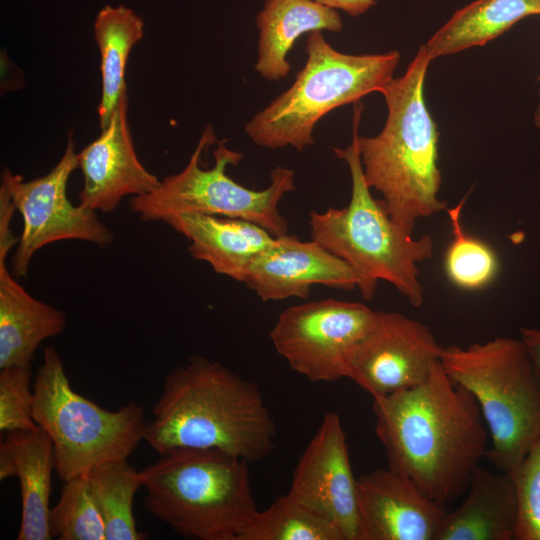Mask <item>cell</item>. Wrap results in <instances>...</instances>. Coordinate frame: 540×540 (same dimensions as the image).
I'll list each match as a JSON object with an SVG mask.
<instances>
[{"label": "cell", "mask_w": 540, "mask_h": 540, "mask_svg": "<svg viewBox=\"0 0 540 540\" xmlns=\"http://www.w3.org/2000/svg\"><path fill=\"white\" fill-rule=\"evenodd\" d=\"M55 458L52 440L39 426L5 434L0 444V480L16 477L21 490L18 540H49L50 494Z\"/></svg>", "instance_id": "17"}, {"label": "cell", "mask_w": 540, "mask_h": 540, "mask_svg": "<svg viewBox=\"0 0 540 540\" xmlns=\"http://www.w3.org/2000/svg\"><path fill=\"white\" fill-rule=\"evenodd\" d=\"M431 61L422 45L405 73L381 92L388 111L383 129L373 137H357L368 186L382 195L390 218L409 235L418 219L447 209L438 197L439 132L424 97Z\"/></svg>", "instance_id": "3"}, {"label": "cell", "mask_w": 540, "mask_h": 540, "mask_svg": "<svg viewBox=\"0 0 540 540\" xmlns=\"http://www.w3.org/2000/svg\"><path fill=\"white\" fill-rule=\"evenodd\" d=\"M32 387V417L52 440L55 471L63 483L127 459L143 440L142 406L129 401L110 411L78 394L54 346L44 348Z\"/></svg>", "instance_id": "8"}, {"label": "cell", "mask_w": 540, "mask_h": 540, "mask_svg": "<svg viewBox=\"0 0 540 540\" xmlns=\"http://www.w3.org/2000/svg\"><path fill=\"white\" fill-rule=\"evenodd\" d=\"M520 337L527 349L540 382V330L536 328L523 327L520 329Z\"/></svg>", "instance_id": "31"}, {"label": "cell", "mask_w": 540, "mask_h": 540, "mask_svg": "<svg viewBox=\"0 0 540 540\" xmlns=\"http://www.w3.org/2000/svg\"><path fill=\"white\" fill-rule=\"evenodd\" d=\"M78 168V153L72 133L59 162L44 176L24 181L21 175L4 168L1 186L7 191L23 219V230L12 257V274L24 277L31 259L41 248L62 240H80L100 247L110 245L114 236L97 212L74 205L67 196V184Z\"/></svg>", "instance_id": "10"}, {"label": "cell", "mask_w": 540, "mask_h": 540, "mask_svg": "<svg viewBox=\"0 0 540 540\" xmlns=\"http://www.w3.org/2000/svg\"><path fill=\"white\" fill-rule=\"evenodd\" d=\"M362 105L356 103L352 142L345 149L334 148L351 176V198L344 208L311 211L308 225L311 239L351 265L361 278L359 291L365 300L376 292L379 280L392 284L411 305L419 307L424 289L417 264L430 258L433 239L413 238L390 218L381 200L371 194L362 169L357 143Z\"/></svg>", "instance_id": "4"}, {"label": "cell", "mask_w": 540, "mask_h": 540, "mask_svg": "<svg viewBox=\"0 0 540 540\" xmlns=\"http://www.w3.org/2000/svg\"><path fill=\"white\" fill-rule=\"evenodd\" d=\"M323 6L342 10L351 16L361 15L377 4L378 0H313Z\"/></svg>", "instance_id": "30"}, {"label": "cell", "mask_w": 540, "mask_h": 540, "mask_svg": "<svg viewBox=\"0 0 540 540\" xmlns=\"http://www.w3.org/2000/svg\"><path fill=\"white\" fill-rule=\"evenodd\" d=\"M510 473L518 505L514 540H540V438Z\"/></svg>", "instance_id": "29"}, {"label": "cell", "mask_w": 540, "mask_h": 540, "mask_svg": "<svg viewBox=\"0 0 540 540\" xmlns=\"http://www.w3.org/2000/svg\"><path fill=\"white\" fill-rule=\"evenodd\" d=\"M440 362L479 405L492 441L486 457L512 472L540 438V382L523 341L498 337L449 346Z\"/></svg>", "instance_id": "7"}, {"label": "cell", "mask_w": 540, "mask_h": 540, "mask_svg": "<svg viewBox=\"0 0 540 540\" xmlns=\"http://www.w3.org/2000/svg\"><path fill=\"white\" fill-rule=\"evenodd\" d=\"M144 23L130 8L104 6L94 22V38L100 52L102 93L98 105L100 129H104L126 92V65L134 45L143 37Z\"/></svg>", "instance_id": "23"}, {"label": "cell", "mask_w": 540, "mask_h": 540, "mask_svg": "<svg viewBox=\"0 0 540 540\" xmlns=\"http://www.w3.org/2000/svg\"><path fill=\"white\" fill-rule=\"evenodd\" d=\"M164 223L190 241L192 258L239 282L252 261L276 238L260 225L239 218L186 213Z\"/></svg>", "instance_id": "18"}, {"label": "cell", "mask_w": 540, "mask_h": 540, "mask_svg": "<svg viewBox=\"0 0 540 540\" xmlns=\"http://www.w3.org/2000/svg\"><path fill=\"white\" fill-rule=\"evenodd\" d=\"M462 503L446 512L435 540H514L517 494L510 472L475 469Z\"/></svg>", "instance_id": "19"}, {"label": "cell", "mask_w": 540, "mask_h": 540, "mask_svg": "<svg viewBox=\"0 0 540 540\" xmlns=\"http://www.w3.org/2000/svg\"><path fill=\"white\" fill-rule=\"evenodd\" d=\"M127 110L125 94L100 136L78 153L83 175L79 204L95 212L110 213L123 197L148 194L161 183L136 154Z\"/></svg>", "instance_id": "15"}, {"label": "cell", "mask_w": 540, "mask_h": 540, "mask_svg": "<svg viewBox=\"0 0 540 540\" xmlns=\"http://www.w3.org/2000/svg\"><path fill=\"white\" fill-rule=\"evenodd\" d=\"M530 15H540V0H476L457 10L424 46L431 60L482 46Z\"/></svg>", "instance_id": "22"}, {"label": "cell", "mask_w": 540, "mask_h": 540, "mask_svg": "<svg viewBox=\"0 0 540 540\" xmlns=\"http://www.w3.org/2000/svg\"><path fill=\"white\" fill-rule=\"evenodd\" d=\"M248 464L217 449H173L140 471L145 508L184 538L237 540L258 511Z\"/></svg>", "instance_id": "5"}, {"label": "cell", "mask_w": 540, "mask_h": 540, "mask_svg": "<svg viewBox=\"0 0 540 540\" xmlns=\"http://www.w3.org/2000/svg\"><path fill=\"white\" fill-rule=\"evenodd\" d=\"M360 540H435L446 514L408 477L375 469L357 478Z\"/></svg>", "instance_id": "16"}, {"label": "cell", "mask_w": 540, "mask_h": 540, "mask_svg": "<svg viewBox=\"0 0 540 540\" xmlns=\"http://www.w3.org/2000/svg\"><path fill=\"white\" fill-rule=\"evenodd\" d=\"M31 366L0 369V431L32 430L38 425L32 417L34 391Z\"/></svg>", "instance_id": "28"}, {"label": "cell", "mask_w": 540, "mask_h": 540, "mask_svg": "<svg viewBox=\"0 0 540 540\" xmlns=\"http://www.w3.org/2000/svg\"><path fill=\"white\" fill-rule=\"evenodd\" d=\"M467 196L454 207L446 209L452 240L445 253L444 267L448 279L456 287L473 291L486 287L495 279L499 260L490 245L464 230L461 213Z\"/></svg>", "instance_id": "26"}, {"label": "cell", "mask_w": 540, "mask_h": 540, "mask_svg": "<svg viewBox=\"0 0 540 540\" xmlns=\"http://www.w3.org/2000/svg\"><path fill=\"white\" fill-rule=\"evenodd\" d=\"M276 438L259 387L201 355L166 375L143 434L160 456L177 448L217 449L248 463L267 458Z\"/></svg>", "instance_id": "2"}, {"label": "cell", "mask_w": 540, "mask_h": 540, "mask_svg": "<svg viewBox=\"0 0 540 540\" xmlns=\"http://www.w3.org/2000/svg\"><path fill=\"white\" fill-rule=\"evenodd\" d=\"M237 540H344L337 527L290 493L257 511Z\"/></svg>", "instance_id": "25"}, {"label": "cell", "mask_w": 540, "mask_h": 540, "mask_svg": "<svg viewBox=\"0 0 540 540\" xmlns=\"http://www.w3.org/2000/svg\"><path fill=\"white\" fill-rule=\"evenodd\" d=\"M49 525L52 536L59 540H106L87 475L64 482L60 498L51 508Z\"/></svg>", "instance_id": "27"}, {"label": "cell", "mask_w": 540, "mask_h": 540, "mask_svg": "<svg viewBox=\"0 0 540 540\" xmlns=\"http://www.w3.org/2000/svg\"><path fill=\"white\" fill-rule=\"evenodd\" d=\"M442 351L426 325L401 313L374 310L349 378L373 399L386 396L426 380Z\"/></svg>", "instance_id": "12"}, {"label": "cell", "mask_w": 540, "mask_h": 540, "mask_svg": "<svg viewBox=\"0 0 540 540\" xmlns=\"http://www.w3.org/2000/svg\"><path fill=\"white\" fill-rule=\"evenodd\" d=\"M89 486L105 524L106 540H144L133 515L134 497L142 487L140 471L127 459L106 463L88 475Z\"/></svg>", "instance_id": "24"}, {"label": "cell", "mask_w": 540, "mask_h": 540, "mask_svg": "<svg viewBox=\"0 0 540 540\" xmlns=\"http://www.w3.org/2000/svg\"><path fill=\"white\" fill-rule=\"evenodd\" d=\"M10 249L0 248V369L31 366L40 344L62 333L63 311L30 295L9 271Z\"/></svg>", "instance_id": "20"}, {"label": "cell", "mask_w": 540, "mask_h": 540, "mask_svg": "<svg viewBox=\"0 0 540 540\" xmlns=\"http://www.w3.org/2000/svg\"><path fill=\"white\" fill-rule=\"evenodd\" d=\"M540 80V78H539ZM540 95V93H539ZM535 125L540 128V101H539V105H538V108L535 112Z\"/></svg>", "instance_id": "32"}, {"label": "cell", "mask_w": 540, "mask_h": 540, "mask_svg": "<svg viewBox=\"0 0 540 540\" xmlns=\"http://www.w3.org/2000/svg\"><path fill=\"white\" fill-rule=\"evenodd\" d=\"M373 412L388 468L442 506L465 494L489 432L475 397L441 362L420 384L374 398Z\"/></svg>", "instance_id": "1"}, {"label": "cell", "mask_w": 540, "mask_h": 540, "mask_svg": "<svg viewBox=\"0 0 540 540\" xmlns=\"http://www.w3.org/2000/svg\"><path fill=\"white\" fill-rule=\"evenodd\" d=\"M216 140L208 125L188 163L179 173L167 176L152 192L134 196L130 209L145 222H164L173 215L199 213L239 218L256 223L274 237L288 234V223L279 210L285 194L295 189L293 169L277 166L270 174V184L262 190L247 188L226 173L229 166H237L241 152L219 141L214 150V166L201 167V155Z\"/></svg>", "instance_id": "9"}, {"label": "cell", "mask_w": 540, "mask_h": 540, "mask_svg": "<svg viewBox=\"0 0 540 540\" xmlns=\"http://www.w3.org/2000/svg\"><path fill=\"white\" fill-rule=\"evenodd\" d=\"M374 310L333 298L284 309L269 333L276 352L311 382L349 378L355 352Z\"/></svg>", "instance_id": "11"}, {"label": "cell", "mask_w": 540, "mask_h": 540, "mask_svg": "<svg viewBox=\"0 0 540 540\" xmlns=\"http://www.w3.org/2000/svg\"><path fill=\"white\" fill-rule=\"evenodd\" d=\"M305 65L292 85L257 112L244 132L257 146L303 151L314 143L316 124L332 110L372 93L394 78L398 51L353 55L334 49L321 31L308 34Z\"/></svg>", "instance_id": "6"}, {"label": "cell", "mask_w": 540, "mask_h": 540, "mask_svg": "<svg viewBox=\"0 0 540 540\" xmlns=\"http://www.w3.org/2000/svg\"><path fill=\"white\" fill-rule=\"evenodd\" d=\"M288 493L332 522L344 540H360L357 478L337 413L324 415L296 464Z\"/></svg>", "instance_id": "13"}, {"label": "cell", "mask_w": 540, "mask_h": 540, "mask_svg": "<svg viewBox=\"0 0 540 540\" xmlns=\"http://www.w3.org/2000/svg\"><path fill=\"white\" fill-rule=\"evenodd\" d=\"M258 54L255 71L268 81L288 76V53L303 34L314 31L339 32L343 29L335 9L313 0H266L256 16Z\"/></svg>", "instance_id": "21"}, {"label": "cell", "mask_w": 540, "mask_h": 540, "mask_svg": "<svg viewBox=\"0 0 540 540\" xmlns=\"http://www.w3.org/2000/svg\"><path fill=\"white\" fill-rule=\"evenodd\" d=\"M243 283L266 302L307 299L315 285L353 290L359 288L361 278L351 265L314 240L286 234L276 237L252 261Z\"/></svg>", "instance_id": "14"}]
</instances>
